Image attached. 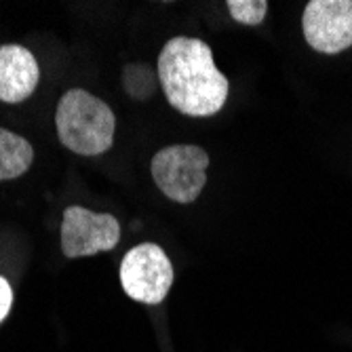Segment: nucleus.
Returning a JSON list of instances; mask_svg holds the SVG:
<instances>
[{"label": "nucleus", "instance_id": "423d86ee", "mask_svg": "<svg viewBox=\"0 0 352 352\" xmlns=\"http://www.w3.org/2000/svg\"><path fill=\"white\" fill-rule=\"evenodd\" d=\"M302 28L306 43L325 55L352 47V0H310Z\"/></svg>", "mask_w": 352, "mask_h": 352}, {"label": "nucleus", "instance_id": "20e7f679", "mask_svg": "<svg viewBox=\"0 0 352 352\" xmlns=\"http://www.w3.org/2000/svg\"><path fill=\"white\" fill-rule=\"evenodd\" d=\"M120 283L124 294L142 304H161L173 283V266L167 253L154 245L144 243L126 251L120 264Z\"/></svg>", "mask_w": 352, "mask_h": 352}, {"label": "nucleus", "instance_id": "9b49d317", "mask_svg": "<svg viewBox=\"0 0 352 352\" xmlns=\"http://www.w3.org/2000/svg\"><path fill=\"white\" fill-rule=\"evenodd\" d=\"M13 304V289L5 276H0V323L5 321V316L9 314Z\"/></svg>", "mask_w": 352, "mask_h": 352}, {"label": "nucleus", "instance_id": "0eeeda50", "mask_svg": "<svg viewBox=\"0 0 352 352\" xmlns=\"http://www.w3.org/2000/svg\"><path fill=\"white\" fill-rule=\"evenodd\" d=\"M41 78L38 61L21 45L0 47V102L21 104L34 93Z\"/></svg>", "mask_w": 352, "mask_h": 352}, {"label": "nucleus", "instance_id": "f03ea898", "mask_svg": "<svg viewBox=\"0 0 352 352\" xmlns=\"http://www.w3.org/2000/svg\"><path fill=\"white\" fill-rule=\"evenodd\" d=\"M59 142L80 156H100L112 148L116 118L112 108L89 91L70 89L55 112Z\"/></svg>", "mask_w": 352, "mask_h": 352}, {"label": "nucleus", "instance_id": "39448f33", "mask_svg": "<svg viewBox=\"0 0 352 352\" xmlns=\"http://www.w3.org/2000/svg\"><path fill=\"white\" fill-rule=\"evenodd\" d=\"M120 241V223L110 213H93L85 207H68L61 221V251L66 258H89L110 251Z\"/></svg>", "mask_w": 352, "mask_h": 352}, {"label": "nucleus", "instance_id": "6e6552de", "mask_svg": "<svg viewBox=\"0 0 352 352\" xmlns=\"http://www.w3.org/2000/svg\"><path fill=\"white\" fill-rule=\"evenodd\" d=\"M34 163V148L21 135L0 126V182L23 175Z\"/></svg>", "mask_w": 352, "mask_h": 352}, {"label": "nucleus", "instance_id": "7ed1b4c3", "mask_svg": "<svg viewBox=\"0 0 352 352\" xmlns=\"http://www.w3.org/2000/svg\"><path fill=\"white\" fill-rule=\"evenodd\" d=\"M209 154L201 146L177 144L156 152L152 158V177L167 199L188 205L195 203L207 184Z\"/></svg>", "mask_w": 352, "mask_h": 352}, {"label": "nucleus", "instance_id": "9d476101", "mask_svg": "<svg viewBox=\"0 0 352 352\" xmlns=\"http://www.w3.org/2000/svg\"><path fill=\"white\" fill-rule=\"evenodd\" d=\"M234 21L243 25H258L264 21L268 13V3L266 0H230L226 5Z\"/></svg>", "mask_w": 352, "mask_h": 352}, {"label": "nucleus", "instance_id": "1a4fd4ad", "mask_svg": "<svg viewBox=\"0 0 352 352\" xmlns=\"http://www.w3.org/2000/svg\"><path fill=\"white\" fill-rule=\"evenodd\" d=\"M156 78L158 74H152L150 68L144 66V63H129L122 70V85L126 93L140 102L152 98V93L156 89Z\"/></svg>", "mask_w": 352, "mask_h": 352}, {"label": "nucleus", "instance_id": "f257e3e1", "mask_svg": "<svg viewBox=\"0 0 352 352\" xmlns=\"http://www.w3.org/2000/svg\"><path fill=\"white\" fill-rule=\"evenodd\" d=\"M156 74L167 102L182 114L213 116L228 100V78L215 68L213 53L201 38L167 41Z\"/></svg>", "mask_w": 352, "mask_h": 352}]
</instances>
